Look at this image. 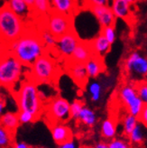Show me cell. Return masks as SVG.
Segmentation results:
<instances>
[{
    "label": "cell",
    "instance_id": "obj_1",
    "mask_svg": "<svg viewBox=\"0 0 147 148\" xmlns=\"http://www.w3.org/2000/svg\"><path fill=\"white\" fill-rule=\"evenodd\" d=\"M8 45L10 53L27 68H30L41 56L48 51L39 33H32L27 30L19 39Z\"/></svg>",
    "mask_w": 147,
    "mask_h": 148
},
{
    "label": "cell",
    "instance_id": "obj_2",
    "mask_svg": "<svg viewBox=\"0 0 147 148\" xmlns=\"http://www.w3.org/2000/svg\"><path fill=\"white\" fill-rule=\"evenodd\" d=\"M14 96L19 111H28L35 116L36 119L40 118L44 110V106L41 91L34 81L29 78L23 81Z\"/></svg>",
    "mask_w": 147,
    "mask_h": 148
},
{
    "label": "cell",
    "instance_id": "obj_3",
    "mask_svg": "<svg viewBox=\"0 0 147 148\" xmlns=\"http://www.w3.org/2000/svg\"><path fill=\"white\" fill-rule=\"evenodd\" d=\"M26 31L25 21L14 14L6 5L0 8V41L10 44Z\"/></svg>",
    "mask_w": 147,
    "mask_h": 148
},
{
    "label": "cell",
    "instance_id": "obj_4",
    "mask_svg": "<svg viewBox=\"0 0 147 148\" xmlns=\"http://www.w3.org/2000/svg\"><path fill=\"white\" fill-rule=\"evenodd\" d=\"M29 79L36 84H48L56 79L59 74V67L49 51L41 56L30 68Z\"/></svg>",
    "mask_w": 147,
    "mask_h": 148
},
{
    "label": "cell",
    "instance_id": "obj_5",
    "mask_svg": "<svg viewBox=\"0 0 147 148\" xmlns=\"http://www.w3.org/2000/svg\"><path fill=\"white\" fill-rule=\"evenodd\" d=\"M24 68L10 51L0 58V86L12 90L23 76Z\"/></svg>",
    "mask_w": 147,
    "mask_h": 148
},
{
    "label": "cell",
    "instance_id": "obj_6",
    "mask_svg": "<svg viewBox=\"0 0 147 148\" xmlns=\"http://www.w3.org/2000/svg\"><path fill=\"white\" fill-rule=\"evenodd\" d=\"M117 98L128 114L138 117L144 104L137 93L135 82L123 84L117 90Z\"/></svg>",
    "mask_w": 147,
    "mask_h": 148
},
{
    "label": "cell",
    "instance_id": "obj_7",
    "mask_svg": "<svg viewBox=\"0 0 147 148\" xmlns=\"http://www.w3.org/2000/svg\"><path fill=\"white\" fill-rule=\"evenodd\" d=\"M124 69L132 82L144 80L147 76V58L139 51L131 53L124 60Z\"/></svg>",
    "mask_w": 147,
    "mask_h": 148
},
{
    "label": "cell",
    "instance_id": "obj_8",
    "mask_svg": "<svg viewBox=\"0 0 147 148\" xmlns=\"http://www.w3.org/2000/svg\"><path fill=\"white\" fill-rule=\"evenodd\" d=\"M49 125L54 123H66L70 117V103L62 97L51 99L44 107Z\"/></svg>",
    "mask_w": 147,
    "mask_h": 148
},
{
    "label": "cell",
    "instance_id": "obj_9",
    "mask_svg": "<svg viewBox=\"0 0 147 148\" xmlns=\"http://www.w3.org/2000/svg\"><path fill=\"white\" fill-rule=\"evenodd\" d=\"M45 27L58 39L65 34L75 30L74 18L51 11L46 16Z\"/></svg>",
    "mask_w": 147,
    "mask_h": 148
},
{
    "label": "cell",
    "instance_id": "obj_10",
    "mask_svg": "<svg viewBox=\"0 0 147 148\" xmlns=\"http://www.w3.org/2000/svg\"><path fill=\"white\" fill-rule=\"evenodd\" d=\"M80 41L81 39L79 37L75 30H73L57 39L56 47L54 50L61 57L69 61Z\"/></svg>",
    "mask_w": 147,
    "mask_h": 148
},
{
    "label": "cell",
    "instance_id": "obj_11",
    "mask_svg": "<svg viewBox=\"0 0 147 148\" xmlns=\"http://www.w3.org/2000/svg\"><path fill=\"white\" fill-rule=\"evenodd\" d=\"M92 14L97 19L100 28L107 26H115L116 16L111 9L110 5H102V6H94L90 9Z\"/></svg>",
    "mask_w": 147,
    "mask_h": 148
},
{
    "label": "cell",
    "instance_id": "obj_12",
    "mask_svg": "<svg viewBox=\"0 0 147 148\" xmlns=\"http://www.w3.org/2000/svg\"><path fill=\"white\" fill-rule=\"evenodd\" d=\"M68 73L79 87L84 88L89 83L90 78L84 63L68 61Z\"/></svg>",
    "mask_w": 147,
    "mask_h": 148
},
{
    "label": "cell",
    "instance_id": "obj_13",
    "mask_svg": "<svg viewBox=\"0 0 147 148\" xmlns=\"http://www.w3.org/2000/svg\"><path fill=\"white\" fill-rule=\"evenodd\" d=\"M51 137L56 145H61L63 143L73 139V133L69 125L65 123H54L49 125Z\"/></svg>",
    "mask_w": 147,
    "mask_h": 148
},
{
    "label": "cell",
    "instance_id": "obj_14",
    "mask_svg": "<svg viewBox=\"0 0 147 148\" xmlns=\"http://www.w3.org/2000/svg\"><path fill=\"white\" fill-rule=\"evenodd\" d=\"M51 11L75 18L79 6L77 0H51Z\"/></svg>",
    "mask_w": 147,
    "mask_h": 148
},
{
    "label": "cell",
    "instance_id": "obj_15",
    "mask_svg": "<svg viewBox=\"0 0 147 148\" xmlns=\"http://www.w3.org/2000/svg\"><path fill=\"white\" fill-rule=\"evenodd\" d=\"M110 7L115 14L116 18L123 19L124 21H130L133 19L132 5L126 0H112Z\"/></svg>",
    "mask_w": 147,
    "mask_h": 148
},
{
    "label": "cell",
    "instance_id": "obj_16",
    "mask_svg": "<svg viewBox=\"0 0 147 148\" xmlns=\"http://www.w3.org/2000/svg\"><path fill=\"white\" fill-rule=\"evenodd\" d=\"M93 51L90 45V41L81 40L76 47L74 53L71 55V58L69 61L79 62V63H86L90 60V58L93 55Z\"/></svg>",
    "mask_w": 147,
    "mask_h": 148
},
{
    "label": "cell",
    "instance_id": "obj_17",
    "mask_svg": "<svg viewBox=\"0 0 147 148\" xmlns=\"http://www.w3.org/2000/svg\"><path fill=\"white\" fill-rule=\"evenodd\" d=\"M85 66L90 79H96L106 70L104 58H101L95 54L90 58V60L85 63Z\"/></svg>",
    "mask_w": 147,
    "mask_h": 148
},
{
    "label": "cell",
    "instance_id": "obj_18",
    "mask_svg": "<svg viewBox=\"0 0 147 148\" xmlns=\"http://www.w3.org/2000/svg\"><path fill=\"white\" fill-rule=\"evenodd\" d=\"M93 53L101 58H104L111 49L112 44L110 43L100 33L90 41Z\"/></svg>",
    "mask_w": 147,
    "mask_h": 148
},
{
    "label": "cell",
    "instance_id": "obj_19",
    "mask_svg": "<svg viewBox=\"0 0 147 148\" xmlns=\"http://www.w3.org/2000/svg\"><path fill=\"white\" fill-rule=\"evenodd\" d=\"M6 5L24 21L26 20L33 13L32 8L24 0H7Z\"/></svg>",
    "mask_w": 147,
    "mask_h": 148
},
{
    "label": "cell",
    "instance_id": "obj_20",
    "mask_svg": "<svg viewBox=\"0 0 147 148\" xmlns=\"http://www.w3.org/2000/svg\"><path fill=\"white\" fill-rule=\"evenodd\" d=\"M116 122L111 117H108L101 123L100 135L106 140H113L116 136Z\"/></svg>",
    "mask_w": 147,
    "mask_h": 148
},
{
    "label": "cell",
    "instance_id": "obj_21",
    "mask_svg": "<svg viewBox=\"0 0 147 148\" xmlns=\"http://www.w3.org/2000/svg\"><path fill=\"white\" fill-rule=\"evenodd\" d=\"M0 124L7 130L14 134L20 125V121L18 118V114L14 112H6L0 116Z\"/></svg>",
    "mask_w": 147,
    "mask_h": 148
},
{
    "label": "cell",
    "instance_id": "obj_22",
    "mask_svg": "<svg viewBox=\"0 0 147 148\" xmlns=\"http://www.w3.org/2000/svg\"><path fill=\"white\" fill-rule=\"evenodd\" d=\"M78 119L82 124L87 125L88 127H93L96 125L98 118L96 113H95V111L92 108L84 106Z\"/></svg>",
    "mask_w": 147,
    "mask_h": 148
},
{
    "label": "cell",
    "instance_id": "obj_23",
    "mask_svg": "<svg viewBox=\"0 0 147 148\" xmlns=\"http://www.w3.org/2000/svg\"><path fill=\"white\" fill-rule=\"evenodd\" d=\"M138 124H139L138 117L127 113L126 116H124L123 119H122L123 134L126 136H128L130 133L135 129V127Z\"/></svg>",
    "mask_w": 147,
    "mask_h": 148
},
{
    "label": "cell",
    "instance_id": "obj_24",
    "mask_svg": "<svg viewBox=\"0 0 147 148\" xmlns=\"http://www.w3.org/2000/svg\"><path fill=\"white\" fill-rule=\"evenodd\" d=\"M143 127L144 125L139 123L135 127V129L132 131L129 134V136H127L129 143L131 145H134L136 146H140L143 145L144 141V132Z\"/></svg>",
    "mask_w": 147,
    "mask_h": 148
},
{
    "label": "cell",
    "instance_id": "obj_25",
    "mask_svg": "<svg viewBox=\"0 0 147 148\" xmlns=\"http://www.w3.org/2000/svg\"><path fill=\"white\" fill-rule=\"evenodd\" d=\"M33 13L42 16H48L51 12V0H35L34 5L32 7Z\"/></svg>",
    "mask_w": 147,
    "mask_h": 148
},
{
    "label": "cell",
    "instance_id": "obj_26",
    "mask_svg": "<svg viewBox=\"0 0 147 148\" xmlns=\"http://www.w3.org/2000/svg\"><path fill=\"white\" fill-rule=\"evenodd\" d=\"M39 35L41 37L43 44H44V46L48 50V51L55 49L56 43H57V38L48 30L46 27L43 28L42 31H40Z\"/></svg>",
    "mask_w": 147,
    "mask_h": 148
},
{
    "label": "cell",
    "instance_id": "obj_27",
    "mask_svg": "<svg viewBox=\"0 0 147 148\" xmlns=\"http://www.w3.org/2000/svg\"><path fill=\"white\" fill-rule=\"evenodd\" d=\"M88 92L90 95V99L93 102H97L101 98V92H102V87L101 84L97 80L89 81L87 85Z\"/></svg>",
    "mask_w": 147,
    "mask_h": 148
},
{
    "label": "cell",
    "instance_id": "obj_28",
    "mask_svg": "<svg viewBox=\"0 0 147 148\" xmlns=\"http://www.w3.org/2000/svg\"><path fill=\"white\" fill-rule=\"evenodd\" d=\"M13 136H14L13 133H11L9 130H7L0 124V147L1 148L8 147L13 141Z\"/></svg>",
    "mask_w": 147,
    "mask_h": 148
},
{
    "label": "cell",
    "instance_id": "obj_29",
    "mask_svg": "<svg viewBox=\"0 0 147 148\" xmlns=\"http://www.w3.org/2000/svg\"><path fill=\"white\" fill-rule=\"evenodd\" d=\"M135 87L141 100L144 105H147V81L144 79L135 82Z\"/></svg>",
    "mask_w": 147,
    "mask_h": 148
},
{
    "label": "cell",
    "instance_id": "obj_30",
    "mask_svg": "<svg viewBox=\"0 0 147 148\" xmlns=\"http://www.w3.org/2000/svg\"><path fill=\"white\" fill-rule=\"evenodd\" d=\"M105 38L111 43L113 44L116 39V28L115 26H107L101 28V30L99 32Z\"/></svg>",
    "mask_w": 147,
    "mask_h": 148
},
{
    "label": "cell",
    "instance_id": "obj_31",
    "mask_svg": "<svg viewBox=\"0 0 147 148\" xmlns=\"http://www.w3.org/2000/svg\"><path fill=\"white\" fill-rule=\"evenodd\" d=\"M84 107V103L81 100H74L70 103V117L78 119L79 116Z\"/></svg>",
    "mask_w": 147,
    "mask_h": 148
},
{
    "label": "cell",
    "instance_id": "obj_32",
    "mask_svg": "<svg viewBox=\"0 0 147 148\" xmlns=\"http://www.w3.org/2000/svg\"><path fill=\"white\" fill-rule=\"evenodd\" d=\"M109 148H132L129 141L124 138H115L108 143Z\"/></svg>",
    "mask_w": 147,
    "mask_h": 148
},
{
    "label": "cell",
    "instance_id": "obj_33",
    "mask_svg": "<svg viewBox=\"0 0 147 148\" xmlns=\"http://www.w3.org/2000/svg\"><path fill=\"white\" fill-rule=\"evenodd\" d=\"M17 114H18L20 124H29L37 120L35 116L32 113L28 112V111H19Z\"/></svg>",
    "mask_w": 147,
    "mask_h": 148
},
{
    "label": "cell",
    "instance_id": "obj_34",
    "mask_svg": "<svg viewBox=\"0 0 147 148\" xmlns=\"http://www.w3.org/2000/svg\"><path fill=\"white\" fill-rule=\"evenodd\" d=\"M112 0H84V5L90 9L94 6L110 5Z\"/></svg>",
    "mask_w": 147,
    "mask_h": 148
},
{
    "label": "cell",
    "instance_id": "obj_35",
    "mask_svg": "<svg viewBox=\"0 0 147 148\" xmlns=\"http://www.w3.org/2000/svg\"><path fill=\"white\" fill-rule=\"evenodd\" d=\"M139 123L142 124L145 128H147V105H144L142 112L138 116Z\"/></svg>",
    "mask_w": 147,
    "mask_h": 148
},
{
    "label": "cell",
    "instance_id": "obj_36",
    "mask_svg": "<svg viewBox=\"0 0 147 148\" xmlns=\"http://www.w3.org/2000/svg\"><path fill=\"white\" fill-rule=\"evenodd\" d=\"M59 148H77V145L74 142V139H72L70 140V141L63 143L61 145H59Z\"/></svg>",
    "mask_w": 147,
    "mask_h": 148
},
{
    "label": "cell",
    "instance_id": "obj_37",
    "mask_svg": "<svg viewBox=\"0 0 147 148\" xmlns=\"http://www.w3.org/2000/svg\"><path fill=\"white\" fill-rule=\"evenodd\" d=\"M92 148H109V146H108V144L107 143L101 141V142L97 143Z\"/></svg>",
    "mask_w": 147,
    "mask_h": 148
},
{
    "label": "cell",
    "instance_id": "obj_38",
    "mask_svg": "<svg viewBox=\"0 0 147 148\" xmlns=\"http://www.w3.org/2000/svg\"><path fill=\"white\" fill-rule=\"evenodd\" d=\"M14 148H31V146L24 142H18L14 144Z\"/></svg>",
    "mask_w": 147,
    "mask_h": 148
},
{
    "label": "cell",
    "instance_id": "obj_39",
    "mask_svg": "<svg viewBox=\"0 0 147 148\" xmlns=\"http://www.w3.org/2000/svg\"><path fill=\"white\" fill-rule=\"evenodd\" d=\"M24 1H25V2L29 6H30L31 8H32V7L34 6V5L35 0H24Z\"/></svg>",
    "mask_w": 147,
    "mask_h": 148
},
{
    "label": "cell",
    "instance_id": "obj_40",
    "mask_svg": "<svg viewBox=\"0 0 147 148\" xmlns=\"http://www.w3.org/2000/svg\"><path fill=\"white\" fill-rule=\"evenodd\" d=\"M4 108H5V104H4V102H2L1 100H0V115H1V114L3 113Z\"/></svg>",
    "mask_w": 147,
    "mask_h": 148
},
{
    "label": "cell",
    "instance_id": "obj_41",
    "mask_svg": "<svg viewBox=\"0 0 147 148\" xmlns=\"http://www.w3.org/2000/svg\"><path fill=\"white\" fill-rule=\"evenodd\" d=\"M126 1H127L129 4H131V5H133V4H135V2H136V0H126Z\"/></svg>",
    "mask_w": 147,
    "mask_h": 148
},
{
    "label": "cell",
    "instance_id": "obj_42",
    "mask_svg": "<svg viewBox=\"0 0 147 148\" xmlns=\"http://www.w3.org/2000/svg\"><path fill=\"white\" fill-rule=\"evenodd\" d=\"M145 80L147 81V76H146V78H145Z\"/></svg>",
    "mask_w": 147,
    "mask_h": 148
},
{
    "label": "cell",
    "instance_id": "obj_43",
    "mask_svg": "<svg viewBox=\"0 0 147 148\" xmlns=\"http://www.w3.org/2000/svg\"><path fill=\"white\" fill-rule=\"evenodd\" d=\"M146 58H147V54H146Z\"/></svg>",
    "mask_w": 147,
    "mask_h": 148
}]
</instances>
